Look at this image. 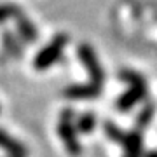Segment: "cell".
<instances>
[{
    "label": "cell",
    "instance_id": "1",
    "mask_svg": "<svg viewBox=\"0 0 157 157\" xmlns=\"http://www.w3.org/2000/svg\"><path fill=\"white\" fill-rule=\"evenodd\" d=\"M119 77L122 78L124 82H128L129 87L126 93H122L119 96L115 105H117V108L121 112H128L135 105H138L141 100L147 98V82L140 73L133 72V70H122L119 73Z\"/></svg>",
    "mask_w": 157,
    "mask_h": 157
},
{
    "label": "cell",
    "instance_id": "2",
    "mask_svg": "<svg viewBox=\"0 0 157 157\" xmlns=\"http://www.w3.org/2000/svg\"><path fill=\"white\" fill-rule=\"evenodd\" d=\"M68 44V35L67 33H58L52 37L49 44L42 47L39 51V54L33 59V67L37 70H47L51 68L54 63L59 61V58L63 56V51Z\"/></svg>",
    "mask_w": 157,
    "mask_h": 157
},
{
    "label": "cell",
    "instance_id": "3",
    "mask_svg": "<svg viewBox=\"0 0 157 157\" xmlns=\"http://www.w3.org/2000/svg\"><path fill=\"white\" fill-rule=\"evenodd\" d=\"M73 113L72 108H65L59 113V121H58V135L65 143V148L70 155H78L82 147L77 138V128L73 126Z\"/></svg>",
    "mask_w": 157,
    "mask_h": 157
},
{
    "label": "cell",
    "instance_id": "4",
    "mask_svg": "<svg viewBox=\"0 0 157 157\" xmlns=\"http://www.w3.org/2000/svg\"><path fill=\"white\" fill-rule=\"evenodd\" d=\"M77 54H78L80 63L84 65V68L87 70V73H89L91 82L101 86L103 80H105V72H103V68H101L100 61H98V56H96L94 49H93L89 44H80L78 49H77Z\"/></svg>",
    "mask_w": 157,
    "mask_h": 157
},
{
    "label": "cell",
    "instance_id": "5",
    "mask_svg": "<svg viewBox=\"0 0 157 157\" xmlns=\"http://www.w3.org/2000/svg\"><path fill=\"white\" fill-rule=\"evenodd\" d=\"M101 93V86L98 84H72L67 86L63 89V96H67L70 100H89V98H96Z\"/></svg>",
    "mask_w": 157,
    "mask_h": 157
},
{
    "label": "cell",
    "instance_id": "6",
    "mask_svg": "<svg viewBox=\"0 0 157 157\" xmlns=\"http://www.w3.org/2000/svg\"><path fill=\"white\" fill-rule=\"evenodd\" d=\"M12 17H14V21H16L17 35H19L25 42H35V40L39 39V32L35 28V25L23 14L21 9L14 7V16Z\"/></svg>",
    "mask_w": 157,
    "mask_h": 157
},
{
    "label": "cell",
    "instance_id": "7",
    "mask_svg": "<svg viewBox=\"0 0 157 157\" xmlns=\"http://www.w3.org/2000/svg\"><path fill=\"white\" fill-rule=\"evenodd\" d=\"M0 148H4L11 157H28L26 147L2 128H0Z\"/></svg>",
    "mask_w": 157,
    "mask_h": 157
},
{
    "label": "cell",
    "instance_id": "8",
    "mask_svg": "<svg viewBox=\"0 0 157 157\" xmlns=\"http://www.w3.org/2000/svg\"><path fill=\"white\" fill-rule=\"evenodd\" d=\"M122 148H124L122 157H143V136H141V131L135 129V131L128 133Z\"/></svg>",
    "mask_w": 157,
    "mask_h": 157
},
{
    "label": "cell",
    "instance_id": "9",
    "mask_svg": "<svg viewBox=\"0 0 157 157\" xmlns=\"http://www.w3.org/2000/svg\"><path fill=\"white\" fill-rule=\"evenodd\" d=\"M2 47H4L7 56H11V58H19L23 54V49H21L19 40H17V35L12 33V32H4L2 33Z\"/></svg>",
    "mask_w": 157,
    "mask_h": 157
},
{
    "label": "cell",
    "instance_id": "10",
    "mask_svg": "<svg viewBox=\"0 0 157 157\" xmlns=\"http://www.w3.org/2000/svg\"><path fill=\"white\" fill-rule=\"evenodd\" d=\"M154 113H155V107H154V103H145V105H143V108L140 110V113L136 115V121H135L136 129H138V131L145 129L147 126L152 122Z\"/></svg>",
    "mask_w": 157,
    "mask_h": 157
},
{
    "label": "cell",
    "instance_id": "11",
    "mask_svg": "<svg viewBox=\"0 0 157 157\" xmlns=\"http://www.w3.org/2000/svg\"><path fill=\"white\" fill-rule=\"evenodd\" d=\"M77 131L82 135H91L96 128V117L93 112H84L80 117L77 119Z\"/></svg>",
    "mask_w": 157,
    "mask_h": 157
},
{
    "label": "cell",
    "instance_id": "12",
    "mask_svg": "<svg viewBox=\"0 0 157 157\" xmlns=\"http://www.w3.org/2000/svg\"><path fill=\"white\" fill-rule=\"evenodd\" d=\"M103 129H105V135L108 136V140H112L113 143H119V145H124V141H126V135H128V133H124L117 124L107 121V122L103 124Z\"/></svg>",
    "mask_w": 157,
    "mask_h": 157
},
{
    "label": "cell",
    "instance_id": "13",
    "mask_svg": "<svg viewBox=\"0 0 157 157\" xmlns=\"http://www.w3.org/2000/svg\"><path fill=\"white\" fill-rule=\"evenodd\" d=\"M14 16V6H0V23Z\"/></svg>",
    "mask_w": 157,
    "mask_h": 157
},
{
    "label": "cell",
    "instance_id": "14",
    "mask_svg": "<svg viewBox=\"0 0 157 157\" xmlns=\"http://www.w3.org/2000/svg\"><path fill=\"white\" fill-rule=\"evenodd\" d=\"M143 157H157V150H148L143 154Z\"/></svg>",
    "mask_w": 157,
    "mask_h": 157
}]
</instances>
